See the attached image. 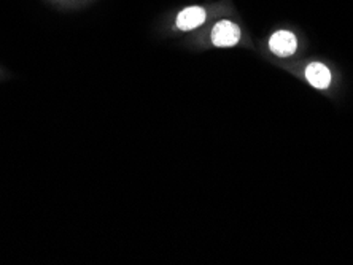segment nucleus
Returning <instances> with one entry per match:
<instances>
[{"mask_svg": "<svg viewBox=\"0 0 353 265\" xmlns=\"http://www.w3.org/2000/svg\"><path fill=\"white\" fill-rule=\"evenodd\" d=\"M209 40L215 48H234L242 41V29L232 19H218L212 25Z\"/></svg>", "mask_w": 353, "mask_h": 265, "instance_id": "nucleus-1", "label": "nucleus"}, {"mask_svg": "<svg viewBox=\"0 0 353 265\" xmlns=\"http://www.w3.org/2000/svg\"><path fill=\"white\" fill-rule=\"evenodd\" d=\"M209 19V8L202 5H190L181 8L174 19V28L179 32H193L202 28Z\"/></svg>", "mask_w": 353, "mask_h": 265, "instance_id": "nucleus-2", "label": "nucleus"}, {"mask_svg": "<svg viewBox=\"0 0 353 265\" xmlns=\"http://www.w3.org/2000/svg\"><path fill=\"white\" fill-rule=\"evenodd\" d=\"M268 45L269 51L277 57H290L298 51V39L292 30H275Z\"/></svg>", "mask_w": 353, "mask_h": 265, "instance_id": "nucleus-3", "label": "nucleus"}, {"mask_svg": "<svg viewBox=\"0 0 353 265\" xmlns=\"http://www.w3.org/2000/svg\"><path fill=\"white\" fill-rule=\"evenodd\" d=\"M304 76L307 83L315 89H328L333 81V74L323 62H310L304 69Z\"/></svg>", "mask_w": 353, "mask_h": 265, "instance_id": "nucleus-4", "label": "nucleus"}, {"mask_svg": "<svg viewBox=\"0 0 353 265\" xmlns=\"http://www.w3.org/2000/svg\"><path fill=\"white\" fill-rule=\"evenodd\" d=\"M48 2L58 5V7H79L81 3H86L88 0H48Z\"/></svg>", "mask_w": 353, "mask_h": 265, "instance_id": "nucleus-5", "label": "nucleus"}, {"mask_svg": "<svg viewBox=\"0 0 353 265\" xmlns=\"http://www.w3.org/2000/svg\"><path fill=\"white\" fill-rule=\"evenodd\" d=\"M0 76H2V70H0Z\"/></svg>", "mask_w": 353, "mask_h": 265, "instance_id": "nucleus-6", "label": "nucleus"}]
</instances>
